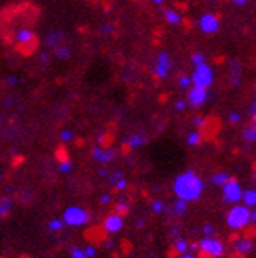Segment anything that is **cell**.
<instances>
[{"label": "cell", "mask_w": 256, "mask_h": 258, "mask_svg": "<svg viewBox=\"0 0 256 258\" xmlns=\"http://www.w3.org/2000/svg\"><path fill=\"white\" fill-rule=\"evenodd\" d=\"M127 179H124V178H120L117 183H115V187H117V190H120V192H123V190H126L127 189Z\"/></svg>", "instance_id": "cell-39"}, {"label": "cell", "mask_w": 256, "mask_h": 258, "mask_svg": "<svg viewBox=\"0 0 256 258\" xmlns=\"http://www.w3.org/2000/svg\"><path fill=\"white\" fill-rule=\"evenodd\" d=\"M107 247H109V249L113 247V242H112V241H107Z\"/></svg>", "instance_id": "cell-53"}, {"label": "cell", "mask_w": 256, "mask_h": 258, "mask_svg": "<svg viewBox=\"0 0 256 258\" xmlns=\"http://www.w3.org/2000/svg\"><path fill=\"white\" fill-rule=\"evenodd\" d=\"M198 29L204 35H214L220 30V19L214 13H204L198 19Z\"/></svg>", "instance_id": "cell-8"}, {"label": "cell", "mask_w": 256, "mask_h": 258, "mask_svg": "<svg viewBox=\"0 0 256 258\" xmlns=\"http://www.w3.org/2000/svg\"><path fill=\"white\" fill-rule=\"evenodd\" d=\"M71 258H87L83 253V249L80 247H72L71 249Z\"/></svg>", "instance_id": "cell-40"}, {"label": "cell", "mask_w": 256, "mask_h": 258, "mask_svg": "<svg viewBox=\"0 0 256 258\" xmlns=\"http://www.w3.org/2000/svg\"><path fill=\"white\" fill-rule=\"evenodd\" d=\"M54 55H55L58 60H68V58H71V55H72V50H71L69 46H63V44H60V46H57V47L54 49Z\"/></svg>", "instance_id": "cell-18"}, {"label": "cell", "mask_w": 256, "mask_h": 258, "mask_svg": "<svg viewBox=\"0 0 256 258\" xmlns=\"http://www.w3.org/2000/svg\"><path fill=\"white\" fill-rule=\"evenodd\" d=\"M58 170H60L61 173H69V172L72 170V162L68 161V159L61 161V162H60V167H58Z\"/></svg>", "instance_id": "cell-30"}, {"label": "cell", "mask_w": 256, "mask_h": 258, "mask_svg": "<svg viewBox=\"0 0 256 258\" xmlns=\"http://www.w3.org/2000/svg\"><path fill=\"white\" fill-rule=\"evenodd\" d=\"M172 68H173L172 55L168 52H160L156 57L154 67H152V74H154L157 79H167Z\"/></svg>", "instance_id": "cell-7"}, {"label": "cell", "mask_w": 256, "mask_h": 258, "mask_svg": "<svg viewBox=\"0 0 256 258\" xmlns=\"http://www.w3.org/2000/svg\"><path fill=\"white\" fill-rule=\"evenodd\" d=\"M15 40L18 44H29L35 40V33L30 30V29H19L16 33H15Z\"/></svg>", "instance_id": "cell-15"}, {"label": "cell", "mask_w": 256, "mask_h": 258, "mask_svg": "<svg viewBox=\"0 0 256 258\" xmlns=\"http://www.w3.org/2000/svg\"><path fill=\"white\" fill-rule=\"evenodd\" d=\"M190 63L194 64V67H200L203 63H208V58L203 52H194L190 55Z\"/></svg>", "instance_id": "cell-26"}, {"label": "cell", "mask_w": 256, "mask_h": 258, "mask_svg": "<svg viewBox=\"0 0 256 258\" xmlns=\"http://www.w3.org/2000/svg\"><path fill=\"white\" fill-rule=\"evenodd\" d=\"M99 202H101L102 205H109V203L112 202V196H110V194H104V196H101Z\"/></svg>", "instance_id": "cell-43"}, {"label": "cell", "mask_w": 256, "mask_h": 258, "mask_svg": "<svg viewBox=\"0 0 256 258\" xmlns=\"http://www.w3.org/2000/svg\"><path fill=\"white\" fill-rule=\"evenodd\" d=\"M115 156H117V153H115L112 148L95 147L92 151V158L99 164H110L115 159Z\"/></svg>", "instance_id": "cell-11"}, {"label": "cell", "mask_w": 256, "mask_h": 258, "mask_svg": "<svg viewBox=\"0 0 256 258\" xmlns=\"http://www.w3.org/2000/svg\"><path fill=\"white\" fill-rule=\"evenodd\" d=\"M113 30H115V25H113V24H104V25H102V27L99 29V33H102V35H112Z\"/></svg>", "instance_id": "cell-33"}, {"label": "cell", "mask_w": 256, "mask_h": 258, "mask_svg": "<svg viewBox=\"0 0 256 258\" xmlns=\"http://www.w3.org/2000/svg\"><path fill=\"white\" fill-rule=\"evenodd\" d=\"M115 208H117V210H115V213L120 214V216H123V217H124V214H126L127 211H129V206H127L126 202H120L117 206H115Z\"/></svg>", "instance_id": "cell-31"}, {"label": "cell", "mask_w": 256, "mask_h": 258, "mask_svg": "<svg viewBox=\"0 0 256 258\" xmlns=\"http://www.w3.org/2000/svg\"><path fill=\"white\" fill-rule=\"evenodd\" d=\"M203 142V134L200 129H194V131H190L187 134V145L190 147H198Z\"/></svg>", "instance_id": "cell-19"}, {"label": "cell", "mask_w": 256, "mask_h": 258, "mask_svg": "<svg viewBox=\"0 0 256 258\" xmlns=\"http://www.w3.org/2000/svg\"><path fill=\"white\" fill-rule=\"evenodd\" d=\"M187 101H184V99H178L176 101V104H175V107H176V110H186L187 109Z\"/></svg>", "instance_id": "cell-41"}, {"label": "cell", "mask_w": 256, "mask_h": 258, "mask_svg": "<svg viewBox=\"0 0 256 258\" xmlns=\"http://www.w3.org/2000/svg\"><path fill=\"white\" fill-rule=\"evenodd\" d=\"M178 87L181 88V90H189V88L192 87V79H190V76H187V74L179 76V77H178Z\"/></svg>", "instance_id": "cell-27"}, {"label": "cell", "mask_w": 256, "mask_h": 258, "mask_svg": "<svg viewBox=\"0 0 256 258\" xmlns=\"http://www.w3.org/2000/svg\"><path fill=\"white\" fill-rule=\"evenodd\" d=\"M170 231H172V235L176 238V236H178V233H179V228H178V227H172V230H170Z\"/></svg>", "instance_id": "cell-48"}, {"label": "cell", "mask_w": 256, "mask_h": 258, "mask_svg": "<svg viewBox=\"0 0 256 258\" xmlns=\"http://www.w3.org/2000/svg\"><path fill=\"white\" fill-rule=\"evenodd\" d=\"M226 224L231 230H242L251 224V210L247 206L236 203L226 213Z\"/></svg>", "instance_id": "cell-2"}, {"label": "cell", "mask_w": 256, "mask_h": 258, "mask_svg": "<svg viewBox=\"0 0 256 258\" xmlns=\"http://www.w3.org/2000/svg\"><path fill=\"white\" fill-rule=\"evenodd\" d=\"M178 258H200V256L194 252H186V253H181Z\"/></svg>", "instance_id": "cell-45"}, {"label": "cell", "mask_w": 256, "mask_h": 258, "mask_svg": "<svg viewBox=\"0 0 256 258\" xmlns=\"http://www.w3.org/2000/svg\"><path fill=\"white\" fill-rule=\"evenodd\" d=\"M163 19L167 21L170 25H179L183 22V16H181V13H179L178 10L175 8H167L163 11Z\"/></svg>", "instance_id": "cell-16"}, {"label": "cell", "mask_w": 256, "mask_h": 258, "mask_svg": "<svg viewBox=\"0 0 256 258\" xmlns=\"http://www.w3.org/2000/svg\"><path fill=\"white\" fill-rule=\"evenodd\" d=\"M5 106H7V107H11V106H13V99H10V98L5 99Z\"/></svg>", "instance_id": "cell-50"}, {"label": "cell", "mask_w": 256, "mask_h": 258, "mask_svg": "<svg viewBox=\"0 0 256 258\" xmlns=\"http://www.w3.org/2000/svg\"><path fill=\"white\" fill-rule=\"evenodd\" d=\"M11 210H13V200L11 199L5 197V199L0 200V217L2 219L7 217L11 213Z\"/></svg>", "instance_id": "cell-23"}, {"label": "cell", "mask_w": 256, "mask_h": 258, "mask_svg": "<svg viewBox=\"0 0 256 258\" xmlns=\"http://www.w3.org/2000/svg\"><path fill=\"white\" fill-rule=\"evenodd\" d=\"M198 244V256L201 258H220L225 255V244L214 236H204Z\"/></svg>", "instance_id": "cell-3"}, {"label": "cell", "mask_w": 256, "mask_h": 258, "mask_svg": "<svg viewBox=\"0 0 256 258\" xmlns=\"http://www.w3.org/2000/svg\"><path fill=\"white\" fill-rule=\"evenodd\" d=\"M240 73H242L240 64L237 61H234L233 67H231V84H233V87H239V84H240Z\"/></svg>", "instance_id": "cell-24"}, {"label": "cell", "mask_w": 256, "mask_h": 258, "mask_svg": "<svg viewBox=\"0 0 256 258\" xmlns=\"http://www.w3.org/2000/svg\"><path fill=\"white\" fill-rule=\"evenodd\" d=\"M231 2H233L236 7H245V5H247L245 0H231Z\"/></svg>", "instance_id": "cell-46"}, {"label": "cell", "mask_w": 256, "mask_h": 258, "mask_svg": "<svg viewBox=\"0 0 256 258\" xmlns=\"http://www.w3.org/2000/svg\"><path fill=\"white\" fill-rule=\"evenodd\" d=\"M222 192H223V202L225 203L236 205L242 200V192H244V189L240 187V183L237 181V179L229 178V181L222 186Z\"/></svg>", "instance_id": "cell-6"}, {"label": "cell", "mask_w": 256, "mask_h": 258, "mask_svg": "<svg viewBox=\"0 0 256 258\" xmlns=\"http://www.w3.org/2000/svg\"><path fill=\"white\" fill-rule=\"evenodd\" d=\"M40 58H41V61H43V63H47V61H49V55H47V54H41V55H40Z\"/></svg>", "instance_id": "cell-49"}, {"label": "cell", "mask_w": 256, "mask_h": 258, "mask_svg": "<svg viewBox=\"0 0 256 258\" xmlns=\"http://www.w3.org/2000/svg\"><path fill=\"white\" fill-rule=\"evenodd\" d=\"M2 176H4V175H2V172H0V179H2Z\"/></svg>", "instance_id": "cell-56"}, {"label": "cell", "mask_w": 256, "mask_h": 258, "mask_svg": "<svg viewBox=\"0 0 256 258\" xmlns=\"http://www.w3.org/2000/svg\"><path fill=\"white\" fill-rule=\"evenodd\" d=\"M204 190L203 179L192 170L183 172L175 178L173 183V192L179 200H184L186 203L195 202L201 197Z\"/></svg>", "instance_id": "cell-1"}, {"label": "cell", "mask_w": 256, "mask_h": 258, "mask_svg": "<svg viewBox=\"0 0 256 258\" xmlns=\"http://www.w3.org/2000/svg\"><path fill=\"white\" fill-rule=\"evenodd\" d=\"M83 253H85V256H87V258H96L98 250H96L93 246H87V247L83 249Z\"/></svg>", "instance_id": "cell-38"}, {"label": "cell", "mask_w": 256, "mask_h": 258, "mask_svg": "<svg viewBox=\"0 0 256 258\" xmlns=\"http://www.w3.org/2000/svg\"><path fill=\"white\" fill-rule=\"evenodd\" d=\"M245 2H247V4H248V2H250V0H245Z\"/></svg>", "instance_id": "cell-57"}, {"label": "cell", "mask_w": 256, "mask_h": 258, "mask_svg": "<svg viewBox=\"0 0 256 258\" xmlns=\"http://www.w3.org/2000/svg\"><path fill=\"white\" fill-rule=\"evenodd\" d=\"M152 4L154 5H157V7H163V4H165V0H151Z\"/></svg>", "instance_id": "cell-47"}, {"label": "cell", "mask_w": 256, "mask_h": 258, "mask_svg": "<svg viewBox=\"0 0 256 258\" xmlns=\"http://www.w3.org/2000/svg\"><path fill=\"white\" fill-rule=\"evenodd\" d=\"M242 140L245 142V144H254L256 140V127H254V123L244 127V131H242Z\"/></svg>", "instance_id": "cell-20"}, {"label": "cell", "mask_w": 256, "mask_h": 258, "mask_svg": "<svg viewBox=\"0 0 256 258\" xmlns=\"http://www.w3.org/2000/svg\"><path fill=\"white\" fill-rule=\"evenodd\" d=\"M7 82H8L10 85H18V84H19V77H18V76H8V77H7Z\"/></svg>", "instance_id": "cell-44"}, {"label": "cell", "mask_w": 256, "mask_h": 258, "mask_svg": "<svg viewBox=\"0 0 256 258\" xmlns=\"http://www.w3.org/2000/svg\"><path fill=\"white\" fill-rule=\"evenodd\" d=\"M107 175H109V173H107L106 169H101V170H99V176H107Z\"/></svg>", "instance_id": "cell-51"}, {"label": "cell", "mask_w": 256, "mask_h": 258, "mask_svg": "<svg viewBox=\"0 0 256 258\" xmlns=\"http://www.w3.org/2000/svg\"><path fill=\"white\" fill-rule=\"evenodd\" d=\"M228 120H229V123H231V124H237L240 121V112H237V110L231 112V113L228 115Z\"/></svg>", "instance_id": "cell-36"}, {"label": "cell", "mask_w": 256, "mask_h": 258, "mask_svg": "<svg viewBox=\"0 0 256 258\" xmlns=\"http://www.w3.org/2000/svg\"><path fill=\"white\" fill-rule=\"evenodd\" d=\"M151 210H152V213H156V214H162V213L165 211V205H163V202H160V200H152V203H151Z\"/></svg>", "instance_id": "cell-29"}, {"label": "cell", "mask_w": 256, "mask_h": 258, "mask_svg": "<svg viewBox=\"0 0 256 258\" xmlns=\"http://www.w3.org/2000/svg\"><path fill=\"white\" fill-rule=\"evenodd\" d=\"M201 230H203V235L204 236H212L215 233V228H214L212 224H204Z\"/></svg>", "instance_id": "cell-35"}, {"label": "cell", "mask_w": 256, "mask_h": 258, "mask_svg": "<svg viewBox=\"0 0 256 258\" xmlns=\"http://www.w3.org/2000/svg\"><path fill=\"white\" fill-rule=\"evenodd\" d=\"M206 118H203V117H195L194 120H192V124H194L197 129H201V127H204L206 126Z\"/></svg>", "instance_id": "cell-37"}, {"label": "cell", "mask_w": 256, "mask_h": 258, "mask_svg": "<svg viewBox=\"0 0 256 258\" xmlns=\"http://www.w3.org/2000/svg\"><path fill=\"white\" fill-rule=\"evenodd\" d=\"M208 99H209V92L206 88H200V87H194V85L189 88L187 104H190L192 107H201L203 104H206Z\"/></svg>", "instance_id": "cell-9"}, {"label": "cell", "mask_w": 256, "mask_h": 258, "mask_svg": "<svg viewBox=\"0 0 256 258\" xmlns=\"http://www.w3.org/2000/svg\"><path fill=\"white\" fill-rule=\"evenodd\" d=\"M60 139H61V142H71L72 139H74V133L72 131H69V129H63V131L60 133Z\"/></svg>", "instance_id": "cell-32"}, {"label": "cell", "mask_w": 256, "mask_h": 258, "mask_svg": "<svg viewBox=\"0 0 256 258\" xmlns=\"http://www.w3.org/2000/svg\"><path fill=\"white\" fill-rule=\"evenodd\" d=\"M124 227V217L117 214V213H113L110 216L106 217V221H104V230L107 231V233L110 235H117L120 233V231L123 230Z\"/></svg>", "instance_id": "cell-10"}, {"label": "cell", "mask_w": 256, "mask_h": 258, "mask_svg": "<svg viewBox=\"0 0 256 258\" xmlns=\"http://www.w3.org/2000/svg\"><path fill=\"white\" fill-rule=\"evenodd\" d=\"M209 2H211V4H214V2H217V0H209Z\"/></svg>", "instance_id": "cell-55"}, {"label": "cell", "mask_w": 256, "mask_h": 258, "mask_svg": "<svg viewBox=\"0 0 256 258\" xmlns=\"http://www.w3.org/2000/svg\"><path fill=\"white\" fill-rule=\"evenodd\" d=\"M107 178H109V183H110V184H115L120 178H123V172H121V170H115V172H113L112 175H109Z\"/></svg>", "instance_id": "cell-34"}, {"label": "cell", "mask_w": 256, "mask_h": 258, "mask_svg": "<svg viewBox=\"0 0 256 258\" xmlns=\"http://www.w3.org/2000/svg\"><path fill=\"white\" fill-rule=\"evenodd\" d=\"M143 225H145L143 221H138V222H137V227H143Z\"/></svg>", "instance_id": "cell-52"}, {"label": "cell", "mask_w": 256, "mask_h": 258, "mask_svg": "<svg viewBox=\"0 0 256 258\" xmlns=\"http://www.w3.org/2000/svg\"><path fill=\"white\" fill-rule=\"evenodd\" d=\"M229 178H231V175H229L228 172H217L211 176V183L215 186H223L225 183L229 181Z\"/></svg>", "instance_id": "cell-21"}, {"label": "cell", "mask_w": 256, "mask_h": 258, "mask_svg": "<svg viewBox=\"0 0 256 258\" xmlns=\"http://www.w3.org/2000/svg\"><path fill=\"white\" fill-rule=\"evenodd\" d=\"M146 142H148V137L142 133H135V134H131V136H127L124 139V144L132 148V150H137V148H142L146 145Z\"/></svg>", "instance_id": "cell-12"}, {"label": "cell", "mask_w": 256, "mask_h": 258, "mask_svg": "<svg viewBox=\"0 0 256 258\" xmlns=\"http://www.w3.org/2000/svg\"><path fill=\"white\" fill-rule=\"evenodd\" d=\"M192 85L200 88H209L214 84V70L209 63H203L200 67H195L194 73L190 74Z\"/></svg>", "instance_id": "cell-5"}, {"label": "cell", "mask_w": 256, "mask_h": 258, "mask_svg": "<svg viewBox=\"0 0 256 258\" xmlns=\"http://www.w3.org/2000/svg\"><path fill=\"white\" fill-rule=\"evenodd\" d=\"M4 123V117H2V115H0V124H2Z\"/></svg>", "instance_id": "cell-54"}, {"label": "cell", "mask_w": 256, "mask_h": 258, "mask_svg": "<svg viewBox=\"0 0 256 258\" xmlns=\"http://www.w3.org/2000/svg\"><path fill=\"white\" fill-rule=\"evenodd\" d=\"M186 210H187V203L184 202V200H176L175 202V205H173V213L176 214V216H181V214H184L186 213Z\"/></svg>", "instance_id": "cell-28"}, {"label": "cell", "mask_w": 256, "mask_h": 258, "mask_svg": "<svg viewBox=\"0 0 256 258\" xmlns=\"http://www.w3.org/2000/svg\"><path fill=\"white\" fill-rule=\"evenodd\" d=\"M63 38H65V33H63L61 30H54V32L47 33L46 40H44V44H46V47H49V49H55L57 46L61 44Z\"/></svg>", "instance_id": "cell-14"}, {"label": "cell", "mask_w": 256, "mask_h": 258, "mask_svg": "<svg viewBox=\"0 0 256 258\" xmlns=\"http://www.w3.org/2000/svg\"><path fill=\"white\" fill-rule=\"evenodd\" d=\"M242 205L247 206V208H254V205H256V190L254 189H247L242 192Z\"/></svg>", "instance_id": "cell-17"}, {"label": "cell", "mask_w": 256, "mask_h": 258, "mask_svg": "<svg viewBox=\"0 0 256 258\" xmlns=\"http://www.w3.org/2000/svg\"><path fill=\"white\" fill-rule=\"evenodd\" d=\"M65 222L61 221V219H52L49 224H47V228L50 231H54V233H57V231H61V230H65Z\"/></svg>", "instance_id": "cell-25"}, {"label": "cell", "mask_w": 256, "mask_h": 258, "mask_svg": "<svg viewBox=\"0 0 256 258\" xmlns=\"http://www.w3.org/2000/svg\"><path fill=\"white\" fill-rule=\"evenodd\" d=\"M248 115H250V118H253V121H254V115H256V102H254V99H253V102L248 107Z\"/></svg>", "instance_id": "cell-42"}, {"label": "cell", "mask_w": 256, "mask_h": 258, "mask_svg": "<svg viewBox=\"0 0 256 258\" xmlns=\"http://www.w3.org/2000/svg\"><path fill=\"white\" fill-rule=\"evenodd\" d=\"M173 246H175V250H176L179 255L189 252V242H187V239H184V238H181V236L175 238Z\"/></svg>", "instance_id": "cell-22"}, {"label": "cell", "mask_w": 256, "mask_h": 258, "mask_svg": "<svg viewBox=\"0 0 256 258\" xmlns=\"http://www.w3.org/2000/svg\"><path fill=\"white\" fill-rule=\"evenodd\" d=\"M90 217H92V214L85 208H82V206H68V208L63 211L61 221L68 227H82L90 222Z\"/></svg>", "instance_id": "cell-4"}, {"label": "cell", "mask_w": 256, "mask_h": 258, "mask_svg": "<svg viewBox=\"0 0 256 258\" xmlns=\"http://www.w3.org/2000/svg\"><path fill=\"white\" fill-rule=\"evenodd\" d=\"M253 249H254V244L248 238H240L234 242V250L237 255H248L253 252Z\"/></svg>", "instance_id": "cell-13"}]
</instances>
